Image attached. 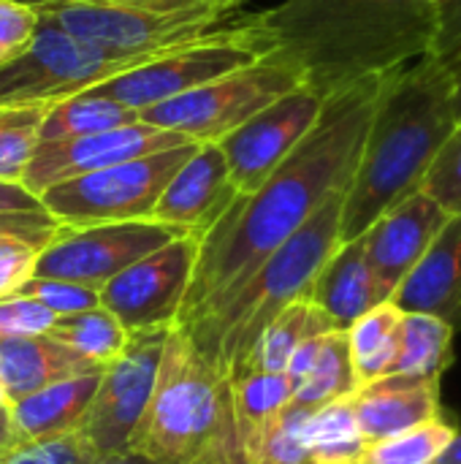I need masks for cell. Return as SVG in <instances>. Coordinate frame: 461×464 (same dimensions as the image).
<instances>
[{"label":"cell","mask_w":461,"mask_h":464,"mask_svg":"<svg viewBox=\"0 0 461 464\" xmlns=\"http://www.w3.org/2000/svg\"><path fill=\"white\" fill-rule=\"evenodd\" d=\"M0 408H11V402H8V397H5V392H3V386H0Z\"/></svg>","instance_id":"obj_49"},{"label":"cell","mask_w":461,"mask_h":464,"mask_svg":"<svg viewBox=\"0 0 461 464\" xmlns=\"http://www.w3.org/2000/svg\"><path fill=\"white\" fill-rule=\"evenodd\" d=\"M269 54L291 63L321 98L427 57L435 0H283L250 14Z\"/></svg>","instance_id":"obj_2"},{"label":"cell","mask_w":461,"mask_h":464,"mask_svg":"<svg viewBox=\"0 0 461 464\" xmlns=\"http://www.w3.org/2000/svg\"><path fill=\"white\" fill-rule=\"evenodd\" d=\"M49 337L60 340L62 345H68L87 362L106 367L122 353L130 334L106 307L98 304L92 310L57 318L54 326L49 329Z\"/></svg>","instance_id":"obj_30"},{"label":"cell","mask_w":461,"mask_h":464,"mask_svg":"<svg viewBox=\"0 0 461 464\" xmlns=\"http://www.w3.org/2000/svg\"><path fill=\"white\" fill-rule=\"evenodd\" d=\"M459 427L446 416L418 424L408 432L372 443L364 464H435L454 443Z\"/></svg>","instance_id":"obj_32"},{"label":"cell","mask_w":461,"mask_h":464,"mask_svg":"<svg viewBox=\"0 0 461 464\" xmlns=\"http://www.w3.org/2000/svg\"><path fill=\"white\" fill-rule=\"evenodd\" d=\"M30 209H43L41 198L33 196L22 182L0 179V212H30Z\"/></svg>","instance_id":"obj_44"},{"label":"cell","mask_w":461,"mask_h":464,"mask_svg":"<svg viewBox=\"0 0 461 464\" xmlns=\"http://www.w3.org/2000/svg\"><path fill=\"white\" fill-rule=\"evenodd\" d=\"M304 446L310 464H364L370 443L348 400H337L310 413L304 424Z\"/></svg>","instance_id":"obj_28"},{"label":"cell","mask_w":461,"mask_h":464,"mask_svg":"<svg viewBox=\"0 0 461 464\" xmlns=\"http://www.w3.org/2000/svg\"><path fill=\"white\" fill-rule=\"evenodd\" d=\"M65 226H60L46 209H30V212H0V242L16 239L27 242L38 250H43L49 242L60 237Z\"/></svg>","instance_id":"obj_39"},{"label":"cell","mask_w":461,"mask_h":464,"mask_svg":"<svg viewBox=\"0 0 461 464\" xmlns=\"http://www.w3.org/2000/svg\"><path fill=\"white\" fill-rule=\"evenodd\" d=\"M310 413L312 411L291 402L253 449L247 464H310L304 446V424Z\"/></svg>","instance_id":"obj_33"},{"label":"cell","mask_w":461,"mask_h":464,"mask_svg":"<svg viewBox=\"0 0 461 464\" xmlns=\"http://www.w3.org/2000/svg\"><path fill=\"white\" fill-rule=\"evenodd\" d=\"M71 3L130 8V11H147V14H190V11L234 14L242 5V0H71Z\"/></svg>","instance_id":"obj_40"},{"label":"cell","mask_w":461,"mask_h":464,"mask_svg":"<svg viewBox=\"0 0 461 464\" xmlns=\"http://www.w3.org/2000/svg\"><path fill=\"white\" fill-rule=\"evenodd\" d=\"M38 253L41 250L27 242H0V299L11 296L24 280L33 277V264Z\"/></svg>","instance_id":"obj_42"},{"label":"cell","mask_w":461,"mask_h":464,"mask_svg":"<svg viewBox=\"0 0 461 464\" xmlns=\"http://www.w3.org/2000/svg\"><path fill=\"white\" fill-rule=\"evenodd\" d=\"M130 449L158 464H247L231 381L179 324L166 334L155 392Z\"/></svg>","instance_id":"obj_4"},{"label":"cell","mask_w":461,"mask_h":464,"mask_svg":"<svg viewBox=\"0 0 461 464\" xmlns=\"http://www.w3.org/2000/svg\"><path fill=\"white\" fill-rule=\"evenodd\" d=\"M231 400L242 454L247 462L266 430L293 402V386L285 372H245L231 378Z\"/></svg>","instance_id":"obj_24"},{"label":"cell","mask_w":461,"mask_h":464,"mask_svg":"<svg viewBox=\"0 0 461 464\" xmlns=\"http://www.w3.org/2000/svg\"><path fill=\"white\" fill-rule=\"evenodd\" d=\"M179 144H190L185 136L147 125V122H133L90 136H76V139H60V141H43L38 144L22 185L41 198L43 190L52 185H60L73 177H84L125 160H136L152 152H163Z\"/></svg>","instance_id":"obj_15"},{"label":"cell","mask_w":461,"mask_h":464,"mask_svg":"<svg viewBox=\"0 0 461 464\" xmlns=\"http://www.w3.org/2000/svg\"><path fill=\"white\" fill-rule=\"evenodd\" d=\"M198 256L196 237H179L111 277L98 294L128 334L177 324Z\"/></svg>","instance_id":"obj_13"},{"label":"cell","mask_w":461,"mask_h":464,"mask_svg":"<svg viewBox=\"0 0 461 464\" xmlns=\"http://www.w3.org/2000/svg\"><path fill=\"white\" fill-rule=\"evenodd\" d=\"M101 370L49 334L0 337V386L8 402H19L57 381Z\"/></svg>","instance_id":"obj_20"},{"label":"cell","mask_w":461,"mask_h":464,"mask_svg":"<svg viewBox=\"0 0 461 464\" xmlns=\"http://www.w3.org/2000/svg\"><path fill=\"white\" fill-rule=\"evenodd\" d=\"M101 372L103 367L79 378L57 381L35 394H27L19 402H11V421L19 440L38 443L79 430L92 405L95 389L101 383Z\"/></svg>","instance_id":"obj_22"},{"label":"cell","mask_w":461,"mask_h":464,"mask_svg":"<svg viewBox=\"0 0 461 464\" xmlns=\"http://www.w3.org/2000/svg\"><path fill=\"white\" fill-rule=\"evenodd\" d=\"M179 237L187 234L155 220L103 223L84 228L65 226L60 237L38 253L33 264V277L71 280L101 291L122 269Z\"/></svg>","instance_id":"obj_11"},{"label":"cell","mask_w":461,"mask_h":464,"mask_svg":"<svg viewBox=\"0 0 461 464\" xmlns=\"http://www.w3.org/2000/svg\"><path fill=\"white\" fill-rule=\"evenodd\" d=\"M323 103L326 98L302 84L272 101L266 109H261L245 125L217 141L228 163L231 185L239 196L255 193L269 179V174L312 130L323 111Z\"/></svg>","instance_id":"obj_14"},{"label":"cell","mask_w":461,"mask_h":464,"mask_svg":"<svg viewBox=\"0 0 461 464\" xmlns=\"http://www.w3.org/2000/svg\"><path fill=\"white\" fill-rule=\"evenodd\" d=\"M435 5H437V0H435Z\"/></svg>","instance_id":"obj_52"},{"label":"cell","mask_w":461,"mask_h":464,"mask_svg":"<svg viewBox=\"0 0 461 464\" xmlns=\"http://www.w3.org/2000/svg\"><path fill=\"white\" fill-rule=\"evenodd\" d=\"M326 332H334L331 321L307 296L296 299L264 329V334L255 340V345L247 351V356L234 367L228 381L236 375H245V372H285L293 351L307 337L326 334Z\"/></svg>","instance_id":"obj_23"},{"label":"cell","mask_w":461,"mask_h":464,"mask_svg":"<svg viewBox=\"0 0 461 464\" xmlns=\"http://www.w3.org/2000/svg\"><path fill=\"white\" fill-rule=\"evenodd\" d=\"M57 315L30 296H3L0 299V337H33L49 334Z\"/></svg>","instance_id":"obj_38"},{"label":"cell","mask_w":461,"mask_h":464,"mask_svg":"<svg viewBox=\"0 0 461 464\" xmlns=\"http://www.w3.org/2000/svg\"><path fill=\"white\" fill-rule=\"evenodd\" d=\"M92 464H158L155 459L128 449V451H120V454H106V457H98Z\"/></svg>","instance_id":"obj_46"},{"label":"cell","mask_w":461,"mask_h":464,"mask_svg":"<svg viewBox=\"0 0 461 464\" xmlns=\"http://www.w3.org/2000/svg\"><path fill=\"white\" fill-rule=\"evenodd\" d=\"M421 190L448 215H461V128H456L448 141L440 147L432 160Z\"/></svg>","instance_id":"obj_35"},{"label":"cell","mask_w":461,"mask_h":464,"mask_svg":"<svg viewBox=\"0 0 461 464\" xmlns=\"http://www.w3.org/2000/svg\"><path fill=\"white\" fill-rule=\"evenodd\" d=\"M177 49V46H174ZM168 49L122 52L82 41L41 14L30 46L0 68V106L5 103H54L92 90L114 76L136 71Z\"/></svg>","instance_id":"obj_6"},{"label":"cell","mask_w":461,"mask_h":464,"mask_svg":"<svg viewBox=\"0 0 461 464\" xmlns=\"http://www.w3.org/2000/svg\"><path fill=\"white\" fill-rule=\"evenodd\" d=\"M27 3H41V0H27Z\"/></svg>","instance_id":"obj_50"},{"label":"cell","mask_w":461,"mask_h":464,"mask_svg":"<svg viewBox=\"0 0 461 464\" xmlns=\"http://www.w3.org/2000/svg\"><path fill=\"white\" fill-rule=\"evenodd\" d=\"M242 3H245V0H242Z\"/></svg>","instance_id":"obj_53"},{"label":"cell","mask_w":461,"mask_h":464,"mask_svg":"<svg viewBox=\"0 0 461 464\" xmlns=\"http://www.w3.org/2000/svg\"><path fill=\"white\" fill-rule=\"evenodd\" d=\"M269 54V44L250 14L226 19L217 30L204 38L168 49L152 63L95 84L90 92L120 101L139 114L171 98H179L234 68H242Z\"/></svg>","instance_id":"obj_8"},{"label":"cell","mask_w":461,"mask_h":464,"mask_svg":"<svg viewBox=\"0 0 461 464\" xmlns=\"http://www.w3.org/2000/svg\"><path fill=\"white\" fill-rule=\"evenodd\" d=\"M60 3H71V0H60Z\"/></svg>","instance_id":"obj_51"},{"label":"cell","mask_w":461,"mask_h":464,"mask_svg":"<svg viewBox=\"0 0 461 464\" xmlns=\"http://www.w3.org/2000/svg\"><path fill=\"white\" fill-rule=\"evenodd\" d=\"M345 190L329 196L315 215L293 231L264 264L217 307L187 324L196 348L226 375L247 356L264 329L296 299L310 294L323 264L334 256L340 242Z\"/></svg>","instance_id":"obj_5"},{"label":"cell","mask_w":461,"mask_h":464,"mask_svg":"<svg viewBox=\"0 0 461 464\" xmlns=\"http://www.w3.org/2000/svg\"><path fill=\"white\" fill-rule=\"evenodd\" d=\"M456 329L424 313H405L399 326V351L391 375L440 378L454 362Z\"/></svg>","instance_id":"obj_26"},{"label":"cell","mask_w":461,"mask_h":464,"mask_svg":"<svg viewBox=\"0 0 461 464\" xmlns=\"http://www.w3.org/2000/svg\"><path fill=\"white\" fill-rule=\"evenodd\" d=\"M16 446H22L14 421H11V408H0V457H5L8 451H14Z\"/></svg>","instance_id":"obj_45"},{"label":"cell","mask_w":461,"mask_h":464,"mask_svg":"<svg viewBox=\"0 0 461 464\" xmlns=\"http://www.w3.org/2000/svg\"><path fill=\"white\" fill-rule=\"evenodd\" d=\"M168 329L171 326L130 334L122 353L103 367L92 405L82 421L98 457L130 449L155 392Z\"/></svg>","instance_id":"obj_10"},{"label":"cell","mask_w":461,"mask_h":464,"mask_svg":"<svg viewBox=\"0 0 461 464\" xmlns=\"http://www.w3.org/2000/svg\"><path fill=\"white\" fill-rule=\"evenodd\" d=\"M446 220L448 215L424 190H416L383 212L367 234L359 237L380 302L394 296V291L424 258Z\"/></svg>","instance_id":"obj_16"},{"label":"cell","mask_w":461,"mask_h":464,"mask_svg":"<svg viewBox=\"0 0 461 464\" xmlns=\"http://www.w3.org/2000/svg\"><path fill=\"white\" fill-rule=\"evenodd\" d=\"M236 196L220 144H196L187 160L166 182L152 209V220L201 242Z\"/></svg>","instance_id":"obj_17"},{"label":"cell","mask_w":461,"mask_h":464,"mask_svg":"<svg viewBox=\"0 0 461 464\" xmlns=\"http://www.w3.org/2000/svg\"><path fill=\"white\" fill-rule=\"evenodd\" d=\"M14 294L16 296H30V299L41 302L57 318L73 315V313H84V310H92V307L101 304L98 288H90V285H82V283H71V280H57V277H30Z\"/></svg>","instance_id":"obj_36"},{"label":"cell","mask_w":461,"mask_h":464,"mask_svg":"<svg viewBox=\"0 0 461 464\" xmlns=\"http://www.w3.org/2000/svg\"><path fill=\"white\" fill-rule=\"evenodd\" d=\"M38 19V3L0 0V68L14 63L30 46Z\"/></svg>","instance_id":"obj_37"},{"label":"cell","mask_w":461,"mask_h":464,"mask_svg":"<svg viewBox=\"0 0 461 464\" xmlns=\"http://www.w3.org/2000/svg\"><path fill=\"white\" fill-rule=\"evenodd\" d=\"M95 459L98 451L79 427L38 443H22L5 457H0V464H92Z\"/></svg>","instance_id":"obj_34"},{"label":"cell","mask_w":461,"mask_h":464,"mask_svg":"<svg viewBox=\"0 0 461 464\" xmlns=\"http://www.w3.org/2000/svg\"><path fill=\"white\" fill-rule=\"evenodd\" d=\"M448 65L418 57L383 76L372 120L342 198L340 242H353L421 182L440 147L456 130Z\"/></svg>","instance_id":"obj_3"},{"label":"cell","mask_w":461,"mask_h":464,"mask_svg":"<svg viewBox=\"0 0 461 464\" xmlns=\"http://www.w3.org/2000/svg\"><path fill=\"white\" fill-rule=\"evenodd\" d=\"M448 71H451V79H454V109H456V122H459L456 128H461V57L448 65Z\"/></svg>","instance_id":"obj_47"},{"label":"cell","mask_w":461,"mask_h":464,"mask_svg":"<svg viewBox=\"0 0 461 464\" xmlns=\"http://www.w3.org/2000/svg\"><path fill=\"white\" fill-rule=\"evenodd\" d=\"M356 389H359V381H356V370L351 362L348 334L342 329H334L323 337L310 375L293 389V405L318 411L337 400L353 397Z\"/></svg>","instance_id":"obj_29"},{"label":"cell","mask_w":461,"mask_h":464,"mask_svg":"<svg viewBox=\"0 0 461 464\" xmlns=\"http://www.w3.org/2000/svg\"><path fill=\"white\" fill-rule=\"evenodd\" d=\"M133 122H139L136 109H128L114 98L84 90V92H76L71 98L54 101L49 106V111L41 122V144L90 136V133L133 125Z\"/></svg>","instance_id":"obj_27"},{"label":"cell","mask_w":461,"mask_h":464,"mask_svg":"<svg viewBox=\"0 0 461 464\" xmlns=\"http://www.w3.org/2000/svg\"><path fill=\"white\" fill-rule=\"evenodd\" d=\"M307 299L331 321L334 329L342 332L380 304L361 239L345 242L334 250L310 285Z\"/></svg>","instance_id":"obj_21"},{"label":"cell","mask_w":461,"mask_h":464,"mask_svg":"<svg viewBox=\"0 0 461 464\" xmlns=\"http://www.w3.org/2000/svg\"><path fill=\"white\" fill-rule=\"evenodd\" d=\"M383 76L361 79L326 98L318 122L296 150L255 193L236 196L198 242L190 288L177 315L179 326L193 324L231 296L329 196L348 188Z\"/></svg>","instance_id":"obj_1"},{"label":"cell","mask_w":461,"mask_h":464,"mask_svg":"<svg viewBox=\"0 0 461 464\" xmlns=\"http://www.w3.org/2000/svg\"><path fill=\"white\" fill-rule=\"evenodd\" d=\"M326 334H329V332H326ZM326 334L307 337V340L293 351V356H291V362H288V367H285V375H288V381H291L293 389L310 375V370H312V364H315V359H318V351H321V343H323Z\"/></svg>","instance_id":"obj_43"},{"label":"cell","mask_w":461,"mask_h":464,"mask_svg":"<svg viewBox=\"0 0 461 464\" xmlns=\"http://www.w3.org/2000/svg\"><path fill=\"white\" fill-rule=\"evenodd\" d=\"M351 408L370 446L446 416L440 378L383 375L359 386L351 397Z\"/></svg>","instance_id":"obj_18"},{"label":"cell","mask_w":461,"mask_h":464,"mask_svg":"<svg viewBox=\"0 0 461 464\" xmlns=\"http://www.w3.org/2000/svg\"><path fill=\"white\" fill-rule=\"evenodd\" d=\"M429 57L451 65L461 57V0H437V24Z\"/></svg>","instance_id":"obj_41"},{"label":"cell","mask_w":461,"mask_h":464,"mask_svg":"<svg viewBox=\"0 0 461 464\" xmlns=\"http://www.w3.org/2000/svg\"><path fill=\"white\" fill-rule=\"evenodd\" d=\"M402 313H424L461 329V215L446 220L424 258L389 299Z\"/></svg>","instance_id":"obj_19"},{"label":"cell","mask_w":461,"mask_h":464,"mask_svg":"<svg viewBox=\"0 0 461 464\" xmlns=\"http://www.w3.org/2000/svg\"><path fill=\"white\" fill-rule=\"evenodd\" d=\"M302 84V73L291 63L264 54L179 98L144 109L139 120L179 133L193 144H217L272 101Z\"/></svg>","instance_id":"obj_7"},{"label":"cell","mask_w":461,"mask_h":464,"mask_svg":"<svg viewBox=\"0 0 461 464\" xmlns=\"http://www.w3.org/2000/svg\"><path fill=\"white\" fill-rule=\"evenodd\" d=\"M402 318L405 313L394 302H380L345 329L359 386L391 375L399 351Z\"/></svg>","instance_id":"obj_25"},{"label":"cell","mask_w":461,"mask_h":464,"mask_svg":"<svg viewBox=\"0 0 461 464\" xmlns=\"http://www.w3.org/2000/svg\"><path fill=\"white\" fill-rule=\"evenodd\" d=\"M38 11L52 19L65 33L103 44L122 52H152L174 49L204 38L217 30L231 14L215 11H190V14H147L130 8L92 5V3H60L41 0Z\"/></svg>","instance_id":"obj_12"},{"label":"cell","mask_w":461,"mask_h":464,"mask_svg":"<svg viewBox=\"0 0 461 464\" xmlns=\"http://www.w3.org/2000/svg\"><path fill=\"white\" fill-rule=\"evenodd\" d=\"M52 103L0 106V179L22 182L41 144V122Z\"/></svg>","instance_id":"obj_31"},{"label":"cell","mask_w":461,"mask_h":464,"mask_svg":"<svg viewBox=\"0 0 461 464\" xmlns=\"http://www.w3.org/2000/svg\"><path fill=\"white\" fill-rule=\"evenodd\" d=\"M193 150L196 144L190 141L84 177L65 179L43 190L41 204L60 226L68 228L152 220V209L166 182Z\"/></svg>","instance_id":"obj_9"},{"label":"cell","mask_w":461,"mask_h":464,"mask_svg":"<svg viewBox=\"0 0 461 464\" xmlns=\"http://www.w3.org/2000/svg\"><path fill=\"white\" fill-rule=\"evenodd\" d=\"M435 464H461V432L454 438V443L443 451V457Z\"/></svg>","instance_id":"obj_48"}]
</instances>
